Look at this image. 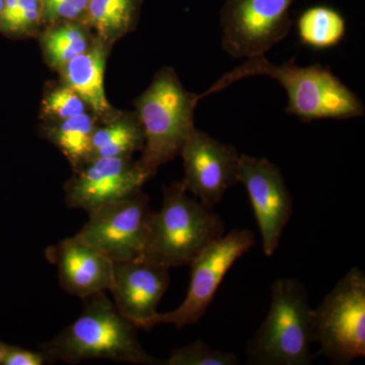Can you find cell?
<instances>
[{
  "mask_svg": "<svg viewBox=\"0 0 365 365\" xmlns=\"http://www.w3.org/2000/svg\"><path fill=\"white\" fill-rule=\"evenodd\" d=\"M43 24L41 0H4L0 16V33L23 38L37 33Z\"/></svg>",
  "mask_w": 365,
  "mask_h": 365,
  "instance_id": "cell-21",
  "label": "cell"
},
{
  "mask_svg": "<svg viewBox=\"0 0 365 365\" xmlns=\"http://www.w3.org/2000/svg\"><path fill=\"white\" fill-rule=\"evenodd\" d=\"M313 343V309L306 288L292 278H278L267 317L247 345L250 364L309 365Z\"/></svg>",
  "mask_w": 365,
  "mask_h": 365,
  "instance_id": "cell-5",
  "label": "cell"
},
{
  "mask_svg": "<svg viewBox=\"0 0 365 365\" xmlns=\"http://www.w3.org/2000/svg\"><path fill=\"white\" fill-rule=\"evenodd\" d=\"M43 23L55 25L64 21H83L88 0H41Z\"/></svg>",
  "mask_w": 365,
  "mask_h": 365,
  "instance_id": "cell-24",
  "label": "cell"
},
{
  "mask_svg": "<svg viewBox=\"0 0 365 365\" xmlns=\"http://www.w3.org/2000/svg\"><path fill=\"white\" fill-rule=\"evenodd\" d=\"M47 364L42 352L7 345L6 355L0 365H43Z\"/></svg>",
  "mask_w": 365,
  "mask_h": 365,
  "instance_id": "cell-25",
  "label": "cell"
},
{
  "mask_svg": "<svg viewBox=\"0 0 365 365\" xmlns=\"http://www.w3.org/2000/svg\"><path fill=\"white\" fill-rule=\"evenodd\" d=\"M143 129L136 114H120L93 132L90 160L103 157L132 158L143 150Z\"/></svg>",
  "mask_w": 365,
  "mask_h": 365,
  "instance_id": "cell-16",
  "label": "cell"
},
{
  "mask_svg": "<svg viewBox=\"0 0 365 365\" xmlns=\"http://www.w3.org/2000/svg\"><path fill=\"white\" fill-rule=\"evenodd\" d=\"M109 46L96 39L90 49L58 69L63 85L83 98L93 116L107 123L119 116L106 97L104 74Z\"/></svg>",
  "mask_w": 365,
  "mask_h": 365,
  "instance_id": "cell-15",
  "label": "cell"
},
{
  "mask_svg": "<svg viewBox=\"0 0 365 365\" xmlns=\"http://www.w3.org/2000/svg\"><path fill=\"white\" fill-rule=\"evenodd\" d=\"M47 257L57 266L60 287L73 297L83 299L111 287L114 262L76 235L51 247Z\"/></svg>",
  "mask_w": 365,
  "mask_h": 365,
  "instance_id": "cell-14",
  "label": "cell"
},
{
  "mask_svg": "<svg viewBox=\"0 0 365 365\" xmlns=\"http://www.w3.org/2000/svg\"><path fill=\"white\" fill-rule=\"evenodd\" d=\"M200 95L182 86L176 72L165 67L135 101L136 116L143 126L144 144L139 168L148 179L180 155L185 141L195 128L194 112Z\"/></svg>",
  "mask_w": 365,
  "mask_h": 365,
  "instance_id": "cell-3",
  "label": "cell"
},
{
  "mask_svg": "<svg viewBox=\"0 0 365 365\" xmlns=\"http://www.w3.org/2000/svg\"><path fill=\"white\" fill-rule=\"evenodd\" d=\"M182 182L163 188V205L153 212L144 261L168 269L187 266L225 235V222L213 208L191 199Z\"/></svg>",
  "mask_w": 365,
  "mask_h": 365,
  "instance_id": "cell-4",
  "label": "cell"
},
{
  "mask_svg": "<svg viewBox=\"0 0 365 365\" xmlns=\"http://www.w3.org/2000/svg\"><path fill=\"white\" fill-rule=\"evenodd\" d=\"M97 122V118L86 112L63 121L48 123L44 135L66 155L72 169L78 170L90 162L91 138Z\"/></svg>",
  "mask_w": 365,
  "mask_h": 365,
  "instance_id": "cell-17",
  "label": "cell"
},
{
  "mask_svg": "<svg viewBox=\"0 0 365 365\" xmlns=\"http://www.w3.org/2000/svg\"><path fill=\"white\" fill-rule=\"evenodd\" d=\"M237 181L246 187L253 206L264 254L273 256L292 215V198L284 177L268 158L241 155Z\"/></svg>",
  "mask_w": 365,
  "mask_h": 365,
  "instance_id": "cell-10",
  "label": "cell"
},
{
  "mask_svg": "<svg viewBox=\"0 0 365 365\" xmlns=\"http://www.w3.org/2000/svg\"><path fill=\"white\" fill-rule=\"evenodd\" d=\"M7 344L6 343L0 342V364H1L2 359L6 355Z\"/></svg>",
  "mask_w": 365,
  "mask_h": 365,
  "instance_id": "cell-26",
  "label": "cell"
},
{
  "mask_svg": "<svg viewBox=\"0 0 365 365\" xmlns=\"http://www.w3.org/2000/svg\"><path fill=\"white\" fill-rule=\"evenodd\" d=\"M4 0H0V16H1L2 9H4Z\"/></svg>",
  "mask_w": 365,
  "mask_h": 365,
  "instance_id": "cell-27",
  "label": "cell"
},
{
  "mask_svg": "<svg viewBox=\"0 0 365 365\" xmlns=\"http://www.w3.org/2000/svg\"><path fill=\"white\" fill-rule=\"evenodd\" d=\"M260 76L275 79L284 88L287 93L285 112L300 121L348 120L364 115L365 107L359 96L330 69L319 64L299 66L294 59L277 66L265 55L246 59L242 66L216 81L200 98L225 90L242 79Z\"/></svg>",
  "mask_w": 365,
  "mask_h": 365,
  "instance_id": "cell-1",
  "label": "cell"
},
{
  "mask_svg": "<svg viewBox=\"0 0 365 365\" xmlns=\"http://www.w3.org/2000/svg\"><path fill=\"white\" fill-rule=\"evenodd\" d=\"M148 180L132 158H93L74 170L73 177L66 182V204L69 208L91 213L140 191Z\"/></svg>",
  "mask_w": 365,
  "mask_h": 365,
  "instance_id": "cell-12",
  "label": "cell"
},
{
  "mask_svg": "<svg viewBox=\"0 0 365 365\" xmlns=\"http://www.w3.org/2000/svg\"><path fill=\"white\" fill-rule=\"evenodd\" d=\"M88 109L83 98L66 85L48 93L42 102V115L48 123L78 116L88 112Z\"/></svg>",
  "mask_w": 365,
  "mask_h": 365,
  "instance_id": "cell-23",
  "label": "cell"
},
{
  "mask_svg": "<svg viewBox=\"0 0 365 365\" xmlns=\"http://www.w3.org/2000/svg\"><path fill=\"white\" fill-rule=\"evenodd\" d=\"M96 39L83 21H64L50 26L43 34L41 44L49 66L60 69L88 51Z\"/></svg>",
  "mask_w": 365,
  "mask_h": 365,
  "instance_id": "cell-19",
  "label": "cell"
},
{
  "mask_svg": "<svg viewBox=\"0 0 365 365\" xmlns=\"http://www.w3.org/2000/svg\"><path fill=\"white\" fill-rule=\"evenodd\" d=\"M182 185L204 205L213 208L237 181L240 153L234 146L194 128L182 145Z\"/></svg>",
  "mask_w": 365,
  "mask_h": 365,
  "instance_id": "cell-11",
  "label": "cell"
},
{
  "mask_svg": "<svg viewBox=\"0 0 365 365\" xmlns=\"http://www.w3.org/2000/svg\"><path fill=\"white\" fill-rule=\"evenodd\" d=\"M254 246L255 235L249 230H232L208 245L189 264L188 292L181 306L169 313H158L153 327L170 324L182 329L198 323L230 269Z\"/></svg>",
  "mask_w": 365,
  "mask_h": 365,
  "instance_id": "cell-8",
  "label": "cell"
},
{
  "mask_svg": "<svg viewBox=\"0 0 365 365\" xmlns=\"http://www.w3.org/2000/svg\"><path fill=\"white\" fill-rule=\"evenodd\" d=\"M137 328L124 318L105 292L83 299V312L49 342L40 346L48 364H78L108 359L134 364L158 365L162 360L146 352L137 338Z\"/></svg>",
  "mask_w": 365,
  "mask_h": 365,
  "instance_id": "cell-2",
  "label": "cell"
},
{
  "mask_svg": "<svg viewBox=\"0 0 365 365\" xmlns=\"http://www.w3.org/2000/svg\"><path fill=\"white\" fill-rule=\"evenodd\" d=\"M294 0H225L222 49L235 59L265 55L288 35Z\"/></svg>",
  "mask_w": 365,
  "mask_h": 365,
  "instance_id": "cell-9",
  "label": "cell"
},
{
  "mask_svg": "<svg viewBox=\"0 0 365 365\" xmlns=\"http://www.w3.org/2000/svg\"><path fill=\"white\" fill-rule=\"evenodd\" d=\"M297 31L304 45L328 49L344 38L346 23L343 16L330 7H312L300 16Z\"/></svg>",
  "mask_w": 365,
  "mask_h": 365,
  "instance_id": "cell-20",
  "label": "cell"
},
{
  "mask_svg": "<svg viewBox=\"0 0 365 365\" xmlns=\"http://www.w3.org/2000/svg\"><path fill=\"white\" fill-rule=\"evenodd\" d=\"M140 0H88L83 23L111 45L135 26Z\"/></svg>",
  "mask_w": 365,
  "mask_h": 365,
  "instance_id": "cell-18",
  "label": "cell"
},
{
  "mask_svg": "<svg viewBox=\"0 0 365 365\" xmlns=\"http://www.w3.org/2000/svg\"><path fill=\"white\" fill-rule=\"evenodd\" d=\"M153 212L140 190L88 213L76 237L113 262L143 260Z\"/></svg>",
  "mask_w": 365,
  "mask_h": 365,
  "instance_id": "cell-7",
  "label": "cell"
},
{
  "mask_svg": "<svg viewBox=\"0 0 365 365\" xmlns=\"http://www.w3.org/2000/svg\"><path fill=\"white\" fill-rule=\"evenodd\" d=\"M165 365H237L240 360L234 353L213 349L201 340L192 344L176 348L170 353L168 359L163 360Z\"/></svg>",
  "mask_w": 365,
  "mask_h": 365,
  "instance_id": "cell-22",
  "label": "cell"
},
{
  "mask_svg": "<svg viewBox=\"0 0 365 365\" xmlns=\"http://www.w3.org/2000/svg\"><path fill=\"white\" fill-rule=\"evenodd\" d=\"M170 269L144 260L114 262L110 292L119 313L137 329L150 330L170 285Z\"/></svg>",
  "mask_w": 365,
  "mask_h": 365,
  "instance_id": "cell-13",
  "label": "cell"
},
{
  "mask_svg": "<svg viewBox=\"0 0 365 365\" xmlns=\"http://www.w3.org/2000/svg\"><path fill=\"white\" fill-rule=\"evenodd\" d=\"M318 354L347 365L365 356V274L353 267L313 309Z\"/></svg>",
  "mask_w": 365,
  "mask_h": 365,
  "instance_id": "cell-6",
  "label": "cell"
}]
</instances>
